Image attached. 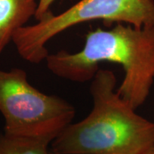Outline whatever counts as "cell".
<instances>
[{
    "mask_svg": "<svg viewBox=\"0 0 154 154\" xmlns=\"http://www.w3.org/2000/svg\"><path fill=\"white\" fill-rule=\"evenodd\" d=\"M149 154H154V151H152V152L151 153H149Z\"/></svg>",
    "mask_w": 154,
    "mask_h": 154,
    "instance_id": "obj_8",
    "label": "cell"
},
{
    "mask_svg": "<svg viewBox=\"0 0 154 154\" xmlns=\"http://www.w3.org/2000/svg\"><path fill=\"white\" fill-rule=\"evenodd\" d=\"M0 113L5 132L52 140L75 115L74 106L57 95H49L31 85L25 70L0 69Z\"/></svg>",
    "mask_w": 154,
    "mask_h": 154,
    "instance_id": "obj_4",
    "label": "cell"
},
{
    "mask_svg": "<svg viewBox=\"0 0 154 154\" xmlns=\"http://www.w3.org/2000/svg\"><path fill=\"white\" fill-rule=\"evenodd\" d=\"M93 108L52 140L57 154H149L154 150V122L136 113L116 92V77L98 69L91 80Z\"/></svg>",
    "mask_w": 154,
    "mask_h": 154,
    "instance_id": "obj_2",
    "label": "cell"
},
{
    "mask_svg": "<svg viewBox=\"0 0 154 154\" xmlns=\"http://www.w3.org/2000/svg\"><path fill=\"white\" fill-rule=\"evenodd\" d=\"M45 61L53 75L75 82L91 81L102 63L121 65L124 76L116 92L137 110L154 83V26L116 23L110 29L91 30L79 51H59Z\"/></svg>",
    "mask_w": 154,
    "mask_h": 154,
    "instance_id": "obj_1",
    "label": "cell"
},
{
    "mask_svg": "<svg viewBox=\"0 0 154 154\" xmlns=\"http://www.w3.org/2000/svg\"><path fill=\"white\" fill-rule=\"evenodd\" d=\"M153 151H154V150H153Z\"/></svg>",
    "mask_w": 154,
    "mask_h": 154,
    "instance_id": "obj_10",
    "label": "cell"
},
{
    "mask_svg": "<svg viewBox=\"0 0 154 154\" xmlns=\"http://www.w3.org/2000/svg\"><path fill=\"white\" fill-rule=\"evenodd\" d=\"M97 20L152 27L154 0H80L57 15L51 12L36 23L20 28L12 42L22 59L37 64L50 54L46 45L51 39L72 27Z\"/></svg>",
    "mask_w": 154,
    "mask_h": 154,
    "instance_id": "obj_3",
    "label": "cell"
},
{
    "mask_svg": "<svg viewBox=\"0 0 154 154\" xmlns=\"http://www.w3.org/2000/svg\"><path fill=\"white\" fill-rule=\"evenodd\" d=\"M38 0H0V54L15 33L35 17Z\"/></svg>",
    "mask_w": 154,
    "mask_h": 154,
    "instance_id": "obj_5",
    "label": "cell"
},
{
    "mask_svg": "<svg viewBox=\"0 0 154 154\" xmlns=\"http://www.w3.org/2000/svg\"><path fill=\"white\" fill-rule=\"evenodd\" d=\"M51 144L49 140L14 135L4 131L0 134V154H52Z\"/></svg>",
    "mask_w": 154,
    "mask_h": 154,
    "instance_id": "obj_6",
    "label": "cell"
},
{
    "mask_svg": "<svg viewBox=\"0 0 154 154\" xmlns=\"http://www.w3.org/2000/svg\"><path fill=\"white\" fill-rule=\"evenodd\" d=\"M52 154H57V153H54V152H52Z\"/></svg>",
    "mask_w": 154,
    "mask_h": 154,
    "instance_id": "obj_9",
    "label": "cell"
},
{
    "mask_svg": "<svg viewBox=\"0 0 154 154\" xmlns=\"http://www.w3.org/2000/svg\"><path fill=\"white\" fill-rule=\"evenodd\" d=\"M56 0H38V8L35 14V19L39 21L50 14L51 8L55 3Z\"/></svg>",
    "mask_w": 154,
    "mask_h": 154,
    "instance_id": "obj_7",
    "label": "cell"
}]
</instances>
